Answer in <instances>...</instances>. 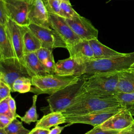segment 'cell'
Returning a JSON list of instances; mask_svg holds the SVG:
<instances>
[{
    "mask_svg": "<svg viewBox=\"0 0 134 134\" xmlns=\"http://www.w3.org/2000/svg\"><path fill=\"white\" fill-rule=\"evenodd\" d=\"M36 53L41 63H43L45 61H46L48 58L53 55L52 50H50L44 47H41L38 51H37Z\"/></svg>",
    "mask_w": 134,
    "mask_h": 134,
    "instance_id": "f546056e",
    "label": "cell"
},
{
    "mask_svg": "<svg viewBox=\"0 0 134 134\" xmlns=\"http://www.w3.org/2000/svg\"><path fill=\"white\" fill-rule=\"evenodd\" d=\"M16 58L6 26L0 25V60Z\"/></svg>",
    "mask_w": 134,
    "mask_h": 134,
    "instance_id": "d6986e66",
    "label": "cell"
},
{
    "mask_svg": "<svg viewBox=\"0 0 134 134\" xmlns=\"http://www.w3.org/2000/svg\"><path fill=\"white\" fill-rule=\"evenodd\" d=\"M80 16L72 7L70 2H61L60 16L64 19H71Z\"/></svg>",
    "mask_w": 134,
    "mask_h": 134,
    "instance_id": "4316f807",
    "label": "cell"
},
{
    "mask_svg": "<svg viewBox=\"0 0 134 134\" xmlns=\"http://www.w3.org/2000/svg\"><path fill=\"white\" fill-rule=\"evenodd\" d=\"M24 1H25V0H24Z\"/></svg>",
    "mask_w": 134,
    "mask_h": 134,
    "instance_id": "bcb514c9",
    "label": "cell"
},
{
    "mask_svg": "<svg viewBox=\"0 0 134 134\" xmlns=\"http://www.w3.org/2000/svg\"><path fill=\"white\" fill-rule=\"evenodd\" d=\"M65 120V116L62 112H50L44 115L39 120L37 121L36 127L50 129L51 127L66 123Z\"/></svg>",
    "mask_w": 134,
    "mask_h": 134,
    "instance_id": "44dd1931",
    "label": "cell"
},
{
    "mask_svg": "<svg viewBox=\"0 0 134 134\" xmlns=\"http://www.w3.org/2000/svg\"><path fill=\"white\" fill-rule=\"evenodd\" d=\"M86 78L78 81L46 97L50 112H63L73 104L75 99L84 93Z\"/></svg>",
    "mask_w": 134,
    "mask_h": 134,
    "instance_id": "277c9868",
    "label": "cell"
},
{
    "mask_svg": "<svg viewBox=\"0 0 134 134\" xmlns=\"http://www.w3.org/2000/svg\"><path fill=\"white\" fill-rule=\"evenodd\" d=\"M10 19L21 26H28V18L30 8L29 5L24 0H2Z\"/></svg>",
    "mask_w": 134,
    "mask_h": 134,
    "instance_id": "9c48e42d",
    "label": "cell"
},
{
    "mask_svg": "<svg viewBox=\"0 0 134 134\" xmlns=\"http://www.w3.org/2000/svg\"><path fill=\"white\" fill-rule=\"evenodd\" d=\"M93 51L94 60L109 59L122 55L125 53L119 52L101 43L97 39L88 41Z\"/></svg>",
    "mask_w": 134,
    "mask_h": 134,
    "instance_id": "ac0fdd59",
    "label": "cell"
},
{
    "mask_svg": "<svg viewBox=\"0 0 134 134\" xmlns=\"http://www.w3.org/2000/svg\"><path fill=\"white\" fill-rule=\"evenodd\" d=\"M24 62L31 77L35 76H43L49 74L38 59L36 52L25 54Z\"/></svg>",
    "mask_w": 134,
    "mask_h": 134,
    "instance_id": "e0dca14e",
    "label": "cell"
},
{
    "mask_svg": "<svg viewBox=\"0 0 134 134\" xmlns=\"http://www.w3.org/2000/svg\"><path fill=\"white\" fill-rule=\"evenodd\" d=\"M4 129L10 134H29L30 131L23 126L21 121H20L17 117L13 119Z\"/></svg>",
    "mask_w": 134,
    "mask_h": 134,
    "instance_id": "484cf974",
    "label": "cell"
},
{
    "mask_svg": "<svg viewBox=\"0 0 134 134\" xmlns=\"http://www.w3.org/2000/svg\"><path fill=\"white\" fill-rule=\"evenodd\" d=\"M31 78L21 77L17 79L13 84L12 92L25 93L30 91L31 88Z\"/></svg>",
    "mask_w": 134,
    "mask_h": 134,
    "instance_id": "cb8c5ba5",
    "label": "cell"
},
{
    "mask_svg": "<svg viewBox=\"0 0 134 134\" xmlns=\"http://www.w3.org/2000/svg\"><path fill=\"white\" fill-rule=\"evenodd\" d=\"M130 70L134 72V63L131 65V66L130 68Z\"/></svg>",
    "mask_w": 134,
    "mask_h": 134,
    "instance_id": "b9f144b4",
    "label": "cell"
},
{
    "mask_svg": "<svg viewBox=\"0 0 134 134\" xmlns=\"http://www.w3.org/2000/svg\"><path fill=\"white\" fill-rule=\"evenodd\" d=\"M20 27L23 35L24 54L28 53L36 52L42 47L40 40L28 26H20Z\"/></svg>",
    "mask_w": 134,
    "mask_h": 134,
    "instance_id": "ffe728a7",
    "label": "cell"
},
{
    "mask_svg": "<svg viewBox=\"0 0 134 134\" xmlns=\"http://www.w3.org/2000/svg\"><path fill=\"white\" fill-rule=\"evenodd\" d=\"M28 18L29 24H34L42 27L51 28L49 14L43 0H36L33 5H30Z\"/></svg>",
    "mask_w": 134,
    "mask_h": 134,
    "instance_id": "5bb4252c",
    "label": "cell"
},
{
    "mask_svg": "<svg viewBox=\"0 0 134 134\" xmlns=\"http://www.w3.org/2000/svg\"><path fill=\"white\" fill-rule=\"evenodd\" d=\"M123 107H125L120 106L84 115L65 116V121L66 123L69 124V125L74 124H84L95 127L102 125Z\"/></svg>",
    "mask_w": 134,
    "mask_h": 134,
    "instance_id": "52a82bcc",
    "label": "cell"
},
{
    "mask_svg": "<svg viewBox=\"0 0 134 134\" xmlns=\"http://www.w3.org/2000/svg\"><path fill=\"white\" fill-rule=\"evenodd\" d=\"M73 31L82 40L97 39L98 31L88 19L81 16L65 19Z\"/></svg>",
    "mask_w": 134,
    "mask_h": 134,
    "instance_id": "8fae6325",
    "label": "cell"
},
{
    "mask_svg": "<svg viewBox=\"0 0 134 134\" xmlns=\"http://www.w3.org/2000/svg\"><path fill=\"white\" fill-rule=\"evenodd\" d=\"M38 98V95H35L32 97V104L30 108L26 111L25 114L23 117H20L19 118L22 121L25 122L28 125L32 122L38 121V114L36 109V102Z\"/></svg>",
    "mask_w": 134,
    "mask_h": 134,
    "instance_id": "d4e9b609",
    "label": "cell"
},
{
    "mask_svg": "<svg viewBox=\"0 0 134 134\" xmlns=\"http://www.w3.org/2000/svg\"><path fill=\"white\" fill-rule=\"evenodd\" d=\"M11 92L12 90L10 86L0 80V101L11 95Z\"/></svg>",
    "mask_w": 134,
    "mask_h": 134,
    "instance_id": "1f68e13d",
    "label": "cell"
},
{
    "mask_svg": "<svg viewBox=\"0 0 134 134\" xmlns=\"http://www.w3.org/2000/svg\"><path fill=\"white\" fill-rule=\"evenodd\" d=\"M61 1L63 2H70V0H60Z\"/></svg>",
    "mask_w": 134,
    "mask_h": 134,
    "instance_id": "7bdbcfd3",
    "label": "cell"
},
{
    "mask_svg": "<svg viewBox=\"0 0 134 134\" xmlns=\"http://www.w3.org/2000/svg\"><path fill=\"white\" fill-rule=\"evenodd\" d=\"M9 19L4 3L2 0H0V25L6 26Z\"/></svg>",
    "mask_w": 134,
    "mask_h": 134,
    "instance_id": "d6a6232c",
    "label": "cell"
},
{
    "mask_svg": "<svg viewBox=\"0 0 134 134\" xmlns=\"http://www.w3.org/2000/svg\"><path fill=\"white\" fill-rule=\"evenodd\" d=\"M25 1L30 5H33L36 1V0H25Z\"/></svg>",
    "mask_w": 134,
    "mask_h": 134,
    "instance_id": "60d3db41",
    "label": "cell"
},
{
    "mask_svg": "<svg viewBox=\"0 0 134 134\" xmlns=\"http://www.w3.org/2000/svg\"><path fill=\"white\" fill-rule=\"evenodd\" d=\"M50 129L35 127L29 132V134H49Z\"/></svg>",
    "mask_w": 134,
    "mask_h": 134,
    "instance_id": "8d00e7d4",
    "label": "cell"
},
{
    "mask_svg": "<svg viewBox=\"0 0 134 134\" xmlns=\"http://www.w3.org/2000/svg\"><path fill=\"white\" fill-rule=\"evenodd\" d=\"M49 21L51 28L60 36L66 47L76 43L82 40L73 31L64 18L59 15L49 14Z\"/></svg>",
    "mask_w": 134,
    "mask_h": 134,
    "instance_id": "30bf717a",
    "label": "cell"
},
{
    "mask_svg": "<svg viewBox=\"0 0 134 134\" xmlns=\"http://www.w3.org/2000/svg\"><path fill=\"white\" fill-rule=\"evenodd\" d=\"M12 120V119L7 116L0 115V129L6 128L11 122Z\"/></svg>",
    "mask_w": 134,
    "mask_h": 134,
    "instance_id": "e575fe53",
    "label": "cell"
},
{
    "mask_svg": "<svg viewBox=\"0 0 134 134\" xmlns=\"http://www.w3.org/2000/svg\"><path fill=\"white\" fill-rule=\"evenodd\" d=\"M65 126H66L64 127H60V126H59V125L54 126L53 128L50 130L49 134H60Z\"/></svg>",
    "mask_w": 134,
    "mask_h": 134,
    "instance_id": "f35d334b",
    "label": "cell"
},
{
    "mask_svg": "<svg viewBox=\"0 0 134 134\" xmlns=\"http://www.w3.org/2000/svg\"><path fill=\"white\" fill-rule=\"evenodd\" d=\"M61 2L60 0H47L45 5L49 14L60 16Z\"/></svg>",
    "mask_w": 134,
    "mask_h": 134,
    "instance_id": "83f0119b",
    "label": "cell"
},
{
    "mask_svg": "<svg viewBox=\"0 0 134 134\" xmlns=\"http://www.w3.org/2000/svg\"><path fill=\"white\" fill-rule=\"evenodd\" d=\"M112 1V0H108V1L107 2V3H108V2H110V1Z\"/></svg>",
    "mask_w": 134,
    "mask_h": 134,
    "instance_id": "f6af8a7d",
    "label": "cell"
},
{
    "mask_svg": "<svg viewBox=\"0 0 134 134\" xmlns=\"http://www.w3.org/2000/svg\"><path fill=\"white\" fill-rule=\"evenodd\" d=\"M66 49L69 52L70 57L80 64H84L94 60L93 50L87 40H82L76 43L67 46Z\"/></svg>",
    "mask_w": 134,
    "mask_h": 134,
    "instance_id": "4fadbf2b",
    "label": "cell"
},
{
    "mask_svg": "<svg viewBox=\"0 0 134 134\" xmlns=\"http://www.w3.org/2000/svg\"><path fill=\"white\" fill-rule=\"evenodd\" d=\"M28 26L40 40L42 47L50 50L57 48L66 49L65 43L53 29L42 27L34 24H30Z\"/></svg>",
    "mask_w": 134,
    "mask_h": 134,
    "instance_id": "ba28073f",
    "label": "cell"
},
{
    "mask_svg": "<svg viewBox=\"0 0 134 134\" xmlns=\"http://www.w3.org/2000/svg\"><path fill=\"white\" fill-rule=\"evenodd\" d=\"M49 74H55V64L53 55H51L46 61L42 63Z\"/></svg>",
    "mask_w": 134,
    "mask_h": 134,
    "instance_id": "4dcf8cb0",
    "label": "cell"
},
{
    "mask_svg": "<svg viewBox=\"0 0 134 134\" xmlns=\"http://www.w3.org/2000/svg\"><path fill=\"white\" fill-rule=\"evenodd\" d=\"M55 74L80 77L84 74V64H80L71 57L58 60L55 64Z\"/></svg>",
    "mask_w": 134,
    "mask_h": 134,
    "instance_id": "9a60e30c",
    "label": "cell"
},
{
    "mask_svg": "<svg viewBox=\"0 0 134 134\" xmlns=\"http://www.w3.org/2000/svg\"><path fill=\"white\" fill-rule=\"evenodd\" d=\"M21 77L31 78L25 66L17 58L0 60V80L9 85L12 92L14 82Z\"/></svg>",
    "mask_w": 134,
    "mask_h": 134,
    "instance_id": "8992f818",
    "label": "cell"
},
{
    "mask_svg": "<svg viewBox=\"0 0 134 134\" xmlns=\"http://www.w3.org/2000/svg\"><path fill=\"white\" fill-rule=\"evenodd\" d=\"M118 74L117 92H134V72L129 69L120 72Z\"/></svg>",
    "mask_w": 134,
    "mask_h": 134,
    "instance_id": "7402d4cb",
    "label": "cell"
},
{
    "mask_svg": "<svg viewBox=\"0 0 134 134\" xmlns=\"http://www.w3.org/2000/svg\"><path fill=\"white\" fill-rule=\"evenodd\" d=\"M8 105L10 108V111L14 115V116L15 117H20V116H19L17 113H16V102L14 99L12 97V96L10 95L8 99Z\"/></svg>",
    "mask_w": 134,
    "mask_h": 134,
    "instance_id": "d590c367",
    "label": "cell"
},
{
    "mask_svg": "<svg viewBox=\"0 0 134 134\" xmlns=\"http://www.w3.org/2000/svg\"><path fill=\"white\" fill-rule=\"evenodd\" d=\"M0 134H10L5 130L4 128L0 129Z\"/></svg>",
    "mask_w": 134,
    "mask_h": 134,
    "instance_id": "ab89813d",
    "label": "cell"
},
{
    "mask_svg": "<svg viewBox=\"0 0 134 134\" xmlns=\"http://www.w3.org/2000/svg\"><path fill=\"white\" fill-rule=\"evenodd\" d=\"M6 26L13 44L16 58L24 65V52L21 27L10 19H9Z\"/></svg>",
    "mask_w": 134,
    "mask_h": 134,
    "instance_id": "2e32d148",
    "label": "cell"
},
{
    "mask_svg": "<svg viewBox=\"0 0 134 134\" xmlns=\"http://www.w3.org/2000/svg\"><path fill=\"white\" fill-rule=\"evenodd\" d=\"M134 63V52L109 59L94 60L84 64V74H114L130 69Z\"/></svg>",
    "mask_w": 134,
    "mask_h": 134,
    "instance_id": "7a4b0ae2",
    "label": "cell"
},
{
    "mask_svg": "<svg viewBox=\"0 0 134 134\" xmlns=\"http://www.w3.org/2000/svg\"><path fill=\"white\" fill-rule=\"evenodd\" d=\"M119 131L113 130H104L100 126H97L94 127L93 129L84 134H116Z\"/></svg>",
    "mask_w": 134,
    "mask_h": 134,
    "instance_id": "836d02e7",
    "label": "cell"
},
{
    "mask_svg": "<svg viewBox=\"0 0 134 134\" xmlns=\"http://www.w3.org/2000/svg\"><path fill=\"white\" fill-rule=\"evenodd\" d=\"M116 134H134V122L126 128L119 131Z\"/></svg>",
    "mask_w": 134,
    "mask_h": 134,
    "instance_id": "74e56055",
    "label": "cell"
},
{
    "mask_svg": "<svg viewBox=\"0 0 134 134\" xmlns=\"http://www.w3.org/2000/svg\"><path fill=\"white\" fill-rule=\"evenodd\" d=\"M9 96L0 101V115H4L7 116L11 119H14L16 117L14 116V115L10 111L9 107L8 99Z\"/></svg>",
    "mask_w": 134,
    "mask_h": 134,
    "instance_id": "f1b7e54d",
    "label": "cell"
},
{
    "mask_svg": "<svg viewBox=\"0 0 134 134\" xmlns=\"http://www.w3.org/2000/svg\"><path fill=\"white\" fill-rule=\"evenodd\" d=\"M118 73L96 74L86 78L84 85V94L105 98H114L117 92Z\"/></svg>",
    "mask_w": 134,
    "mask_h": 134,
    "instance_id": "3957f363",
    "label": "cell"
},
{
    "mask_svg": "<svg viewBox=\"0 0 134 134\" xmlns=\"http://www.w3.org/2000/svg\"><path fill=\"white\" fill-rule=\"evenodd\" d=\"M80 77L75 76H62L55 74L31 77L32 86L30 92L35 95H51L69 85L78 81Z\"/></svg>",
    "mask_w": 134,
    "mask_h": 134,
    "instance_id": "5b68a950",
    "label": "cell"
},
{
    "mask_svg": "<svg viewBox=\"0 0 134 134\" xmlns=\"http://www.w3.org/2000/svg\"><path fill=\"white\" fill-rule=\"evenodd\" d=\"M123 107L128 108L134 116V92H118L114 96Z\"/></svg>",
    "mask_w": 134,
    "mask_h": 134,
    "instance_id": "603a6c76",
    "label": "cell"
},
{
    "mask_svg": "<svg viewBox=\"0 0 134 134\" xmlns=\"http://www.w3.org/2000/svg\"><path fill=\"white\" fill-rule=\"evenodd\" d=\"M133 122L134 118L131 111L125 107L99 126L104 130L120 131Z\"/></svg>",
    "mask_w": 134,
    "mask_h": 134,
    "instance_id": "7c38bea8",
    "label": "cell"
},
{
    "mask_svg": "<svg viewBox=\"0 0 134 134\" xmlns=\"http://www.w3.org/2000/svg\"><path fill=\"white\" fill-rule=\"evenodd\" d=\"M47 0H43V2L44 3V4H45V3H46V2H47Z\"/></svg>",
    "mask_w": 134,
    "mask_h": 134,
    "instance_id": "ee69618b",
    "label": "cell"
},
{
    "mask_svg": "<svg viewBox=\"0 0 134 134\" xmlns=\"http://www.w3.org/2000/svg\"><path fill=\"white\" fill-rule=\"evenodd\" d=\"M122 106L115 98H105L81 94L63 114L65 116H76L89 114ZM123 107V106H122Z\"/></svg>",
    "mask_w": 134,
    "mask_h": 134,
    "instance_id": "6da1fadb",
    "label": "cell"
}]
</instances>
